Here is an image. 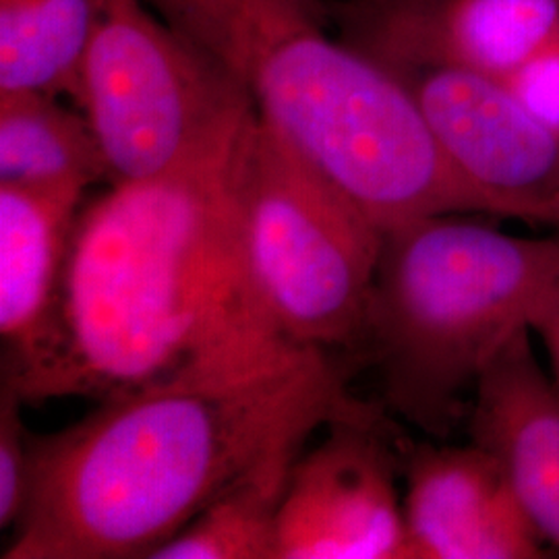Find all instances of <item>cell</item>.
I'll return each instance as SVG.
<instances>
[{"label": "cell", "instance_id": "1", "mask_svg": "<svg viewBox=\"0 0 559 559\" xmlns=\"http://www.w3.org/2000/svg\"><path fill=\"white\" fill-rule=\"evenodd\" d=\"M258 115L160 177L81 210L52 355L21 394L106 400L182 376L255 369L302 350L249 274L240 175Z\"/></svg>", "mask_w": 559, "mask_h": 559}, {"label": "cell", "instance_id": "2", "mask_svg": "<svg viewBox=\"0 0 559 559\" xmlns=\"http://www.w3.org/2000/svg\"><path fill=\"white\" fill-rule=\"evenodd\" d=\"M350 400L318 348L100 400L80 423L32 440L29 496L2 558H150Z\"/></svg>", "mask_w": 559, "mask_h": 559}, {"label": "cell", "instance_id": "3", "mask_svg": "<svg viewBox=\"0 0 559 559\" xmlns=\"http://www.w3.org/2000/svg\"><path fill=\"white\" fill-rule=\"evenodd\" d=\"M559 280V239H522L468 214L383 230L362 340L385 406L443 438L466 394Z\"/></svg>", "mask_w": 559, "mask_h": 559}, {"label": "cell", "instance_id": "4", "mask_svg": "<svg viewBox=\"0 0 559 559\" xmlns=\"http://www.w3.org/2000/svg\"><path fill=\"white\" fill-rule=\"evenodd\" d=\"M261 122L381 230L438 214L496 216L441 150L396 69L293 21L251 64Z\"/></svg>", "mask_w": 559, "mask_h": 559}, {"label": "cell", "instance_id": "5", "mask_svg": "<svg viewBox=\"0 0 559 559\" xmlns=\"http://www.w3.org/2000/svg\"><path fill=\"white\" fill-rule=\"evenodd\" d=\"M253 288L280 334L302 348L362 340L383 230L261 122L240 175Z\"/></svg>", "mask_w": 559, "mask_h": 559}, {"label": "cell", "instance_id": "6", "mask_svg": "<svg viewBox=\"0 0 559 559\" xmlns=\"http://www.w3.org/2000/svg\"><path fill=\"white\" fill-rule=\"evenodd\" d=\"M75 100L106 177H160L258 115L245 83L143 0H102Z\"/></svg>", "mask_w": 559, "mask_h": 559}, {"label": "cell", "instance_id": "7", "mask_svg": "<svg viewBox=\"0 0 559 559\" xmlns=\"http://www.w3.org/2000/svg\"><path fill=\"white\" fill-rule=\"evenodd\" d=\"M299 456L276 516L274 559H411L396 468L404 441L380 406L353 399Z\"/></svg>", "mask_w": 559, "mask_h": 559}, {"label": "cell", "instance_id": "8", "mask_svg": "<svg viewBox=\"0 0 559 559\" xmlns=\"http://www.w3.org/2000/svg\"><path fill=\"white\" fill-rule=\"evenodd\" d=\"M417 96L441 150L496 216L559 235V133L498 80L429 64L396 69Z\"/></svg>", "mask_w": 559, "mask_h": 559}, {"label": "cell", "instance_id": "9", "mask_svg": "<svg viewBox=\"0 0 559 559\" xmlns=\"http://www.w3.org/2000/svg\"><path fill=\"white\" fill-rule=\"evenodd\" d=\"M404 520L411 559H539L547 543L500 459L468 445H406Z\"/></svg>", "mask_w": 559, "mask_h": 559}, {"label": "cell", "instance_id": "10", "mask_svg": "<svg viewBox=\"0 0 559 559\" xmlns=\"http://www.w3.org/2000/svg\"><path fill=\"white\" fill-rule=\"evenodd\" d=\"M350 41L392 69L510 78L559 36V0H357Z\"/></svg>", "mask_w": 559, "mask_h": 559}, {"label": "cell", "instance_id": "11", "mask_svg": "<svg viewBox=\"0 0 559 559\" xmlns=\"http://www.w3.org/2000/svg\"><path fill=\"white\" fill-rule=\"evenodd\" d=\"M81 189L0 182V336L4 371L20 394L52 355L60 295Z\"/></svg>", "mask_w": 559, "mask_h": 559}, {"label": "cell", "instance_id": "12", "mask_svg": "<svg viewBox=\"0 0 559 559\" xmlns=\"http://www.w3.org/2000/svg\"><path fill=\"white\" fill-rule=\"evenodd\" d=\"M531 334L516 332L485 367L468 427L471 441L500 459L540 539L559 547V396Z\"/></svg>", "mask_w": 559, "mask_h": 559}, {"label": "cell", "instance_id": "13", "mask_svg": "<svg viewBox=\"0 0 559 559\" xmlns=\"http://www.w3.org/2000/svg\"><path fill=\"white\" fill-rule=\"evenodd\" d=\"M41 92H0V182L81 189L106 177L85 115Z\"/></svg>", "mask_w": 559, "mask_h": 559}, {"label": "cell", "instance_id": "14", "mask_svg": "<svg viewBox=\"0 0 559 559\" xmlns=\"http://www.w3.org/2000/svg\"><path fill=\"white\" fill-rule=\"evenodd\" d=\"M102 0H0V92L69 94Z\"/></svg>", "mask_w": 559, "mask_h": 559}, {"label": "cell", "instance_id": "15", "mask_svg": "<svg viewBox=\"0 0 559 559\" xmlns=\"http://www.w3.org/2000/svg\"><path fill=\"white\" fill-rule=\"evenodd\" d=\"M300 450L263 460L150 559H274L280 501Z\"/></svg>", "mask_w": 559, "mask_h": 559}, {"label": "cell", "instance_id": "16", "mask_svg": "<svg viewBox=\"0 0 559 559\" xmlns=\"http://www.w3.org/2000/svg\"><path fill=\"white\" fill-rule=\"evenodd\" d=\"M162 21L221 60L242 83L263 48L307 17L280 0H143Z\"/></svg>", "mask_w": 559, "mask_h": 559}, {"label": "cell", "instance_id": "17", "mask_svg": "<svg viewBox=\"0 0 559 559\" xmlns=\"http://www.w3.org/2000/svg\"><path fill=\"white\" fill-rule=\"evenodd\" d=\"M25 400L2 380L0 388V528H13L23 514L32 480V436L21 419Z\"/></svg>", "mask_w": 559, "mask_h": 559}, {"label": "cell", "instance_id": "18", "mask_svg": "<svg viewBox=\"0 0 559 559\" xmlns=\"http://www.w3.org/2000/svg\"><path fill=\"white\" fill-rule=\"evenodd\" d=\"M501 83L531 115L559 133V36Z\"/></svg>", "mask_w": 559, "mask_h": 559}, {"label": "cell", "instance_id": "19", "mask_svg": "<svg viewBox=\"0 0 559 559\" xmlns=\"http://www.w3.org/2000/svg\"><path fill=\"white\" fill-rule=\"evenodd\" d=\"M531 332L539 336L549 360V380L559 396V280L543 299L528 323Z\"/></svg>", "mask_w": 559, "mask_h": 559}, {"label": "cell", "instance_id": "20", "mask_svg": "<svg viewBox=\"0 0 559 559\" xmlns=\"http://www.w3.org/2000/svg\"><path fill=\"white\" fill-rule=\"evenodd\" d=\"M280 2H284L286 7L299 11V13L311 17V20L321 21V15H323L320 0H280Z\"/></svg>", "mask_w": 559, "mask_h": 559}]
</instances>
